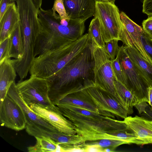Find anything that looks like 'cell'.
<instances>
[{"label": "cell", "mask_w": 152, "mask_h": 152, "mask_svg": "<svg viewBox=\"0 0 152 152\" xmlns=\"http://www.w3.org/2000/svg\"><path fill=\"white\" fill-rule=\"evenodd\" d=\"M16 75V72L10 58L0 64V103L7 95L8 89L15 81Z\"/></svg>", "instance_id": "d6986e66"}, {"label": "cell", "mask_w": 152, "mask_h": 152, "mask_svg": "<svg viewBox=\"0 0 152 152\" xmlns=\"http://www.w3.org/2000/svg\"><path fill=\"white\" fill-rule=\"evenodd\" d=\"M118 41V40L112 39L105 43L103 49L112 60L115 58L118 53L120 47Z\"/></svg>", "instance_id": "4316f807"}, {"label": "cell", "mask_w": 152, "mask_h": 152, "mask_svg": "<svg viewBox=\"0 0 152 152\" xmlns=\"http://www.w3.org/2000/svg\"><path fill=\"white\" fill-rule=\"evenodd\" d=\"M94 61L90 44L76 58L47 79L48 95L56 105L67 95L80 90L85 82L93 80Z\"/></svg>", "instance_id": "7a4b0ae2"}, {"label": "cell", "mask_w": 152, "mask_h": 152, "mask_svg": "<svg viewBox=\"0 0 152 152\" xmlns=\"http://www.w3.org/2000/svg\"><path fill=\"white\" fill-rule=\"evenodd\" d=\"M124 46L139 74L150 86H152V65L135 49L125 45Z\"/></svg>", "instance_id": "ac0fdd59"}, {"label": "cell", "mask_w": 152, "mask_h": 152, "mask_svg": "<svg viewBox=\"0 0 152 152\" xmlns=\"http://www.w3.org/2000/svg\"><path fill=\"white\" fill-rule=\"evenodd\" d=\"M0 123L1 126L16 131L22 130L26 126L23 110L7 94L0 103Z\"/></svg>", "instance_id": "8fae6325"}, {"label": "cell", "mask_w": 152, "mask_h": 152, "mask_svg": "<svg viewBox=\"0 0 152 152\" xmlns=\"http://www.w3.org/2000/svg\"><path fill=\"white\" fill-rule=\"evenodd\" d=\"M14 2L12 0H1L0 2V20L5 12L9 4Z\"/></svg>", "instance_id": "836d02e7"}, {"label": "cell", "mask_w": 152, "mask_h": 152, "mask_svg": "<svg viewBox=\"0 0 152 152\" xmlns=\"http://www.w3.org/2000/svg\"><path fill=\"white\" fill-rule=\"evenodd\" d=\"M142 12L148 16H152V0H142Z\"/></svg>", "instance_id": "1f68e13d"}, {"label": "cell", "mask_w": 152, "mask_h": 152, "mask_svg": "<svg viewBox=\"0 0 152 152\" xmlns=\"http://www.w3.org/2000/svg\"><path fill=\"white\" fill-rule=\"evenodd\" d=\"M36 143L35 145L27 148L29 152H55L59 144L48 137H35Z\"/></svg>", "instance_id": "cb8c5ba5"}, {"label": "cell", "mask_w": 152, "mask_h": 152, "mask_svg": "<svg viewBox=\"0 0 152 152\" xmlns=\"http://www.w3.org/2000/svg\"><path fill=\"white\" fill-rule=\"evenodd\" d=\"M38 18L41 30L36 43L35 58L76 40L83 35L85 30V21L61 18L52 9L40 8Z\"/></svg>", "instance_id": "6da1fadb"}, {"label": "cell", "mask_w": 152, "mask_h": 152, "mask_svg": "<svg viewBox=\"0 0 152 152\" xmlns=\"http://www.w3.org/2000/svg\"><path fill=\"white\" fill-rule=\"evenodd\" d=\"M68 15L71 19L85 21L94 16V0H63Z\"/></svg>", "instance_id": "9a60e30c"}, {"label": "cell", "mask_w": 152, "mask_h": 152, "mask_svg": "<svg viewBox=\"0 0 152 152\" xmlns=\"http://www.w3.org/2000/svg\"><path fill=\"white\" fill-rule=\"evenodd\" d=\"M82 148H84L85 152H104V149L97 145H87Z\"/></svg>", "instance_id": "d6a6232c"}, {"label": "cell", "mask_w": 152, "mask_h": 152, "mask_svg": "<svg viewBox=\"0 0 152 152\" xmlns=\"http://www.w3.org/2000/svg\"><path fill=\"white\" fill-rule=\"evenodd\" d=\"M104 152H113L112 150L109 148H106L104 149Z\"/></svg>", "instance_id": "f35d334b"}, {"label": "cell", "mask_w": 152, "mask_h": 152, "mask_svg": "<svg viewBox=\"0 0 152 152\" xmlns=\"http://www.w3.org/2000/svg\"><path fill=\"white\" fill-rule=\"evenodd\" d=\"M115 0H107V1L109 2H110L111 3L115 4Z\"/></svg>", "instance_id": "ab89813d"}, {"label": "cell", "mask_w": 152, "mask_h": 152, "mask_svg": "<svg viewBox=\"0 0 152 152\" xmlns=\"http://www.w3.org/2000/svg\"><path fill=\"white\" fill-rule=\"evenodd\" d=\"M148 103L152 110V86L148 88Z\"/></svg>", "instance_id": "8d00e7d4"}, {"label": "cell", "mask_w": 152, "mask_h": 152, "mask_svg": "<svg viewBox=\"0 0 152 152\" xmlns=\"http://www.w3.org/2000/svg\"><path fill=\"white\" fill-rule=\"evenodd\" d=\"M29 107L35 113L53 126L58 131L67 134H76L72 123L61 113L57 107L49 109L31 103Z\"/></svg>", "instance_id": "7c38bea8"}, {"label": "cell", "mask_w": 152, "mask_h": 152, "mask_svg": "<svg viewBox=\"0 0 152 152\" xmlns=\"http://www.w3.org/2000/svg\"><path fill=\"white\" fill-rule=\"evenodd\" d=\"M19 20L17 6L13 2L9 4L0 20V42L10 37Z\"/></svg>", "instance_id": "e0dca14e"}, {"label": "cell", "mask_w": 152, "mask_h": 152, "mask_svg": "<svg viewBox=\"0 0 152 152\" xmlns=\"http://www.w3.org/2000/svg\"><path fill=\"white\" fill-rule=\"evenodd\" d=\"M117 55L127 79V88L136 97L137 102H146L148 103L150 86L138 72L124 46L119 47Z\"/></svg>", "instance_id": "9c48e42d"}, {"label": "cell", "mask_w": 152, "mask_h": 152, "mask_svg": "<svg viewBox=\"0 0 152 152\" xmlns=\"http://www.w3.org/2000/svg\"><path fill=\"white\" fill-rule=\"evenodd\" d=\"M9 37L10 41V58H13L15 59H20L23 53V43L22 32L19 22Z\"/></svg>", "instance_id": "603a6c76"}, {"label": "cell", "mask_w": 152, "mask_h": 152, "mask_svg": "<svg viewBox=\"0 0 152 152\" xmlns=\"http://www.w3.org/2000/svg\"><path fill=\"white\" fill-rule=\"evenodd\" d=\"M123 121L137 136L136 144H152V120L136 115L127 116Z\"/></svg>", "instance_id": "5bb4252c"}, {"label": "cell", "mask_w": 152, "mask_h": 152, "mask_svg": "<svg viewBox=\"0 0 152 152\" xmlns=\"http://www.w3.org/2000/svg\"><path fill=\"white\" fill-rule=\"evenodd\" d=\"M10 37L0 42V64L5 60L10 58Z\"/></svg>", "instance_id": "83f0119b"}, {"label": "cell", "mask_w": 152, "mask_h": 152, "mask_svg": "<svg viewBox=\"0 0 152 152\" xmlns=\"http://www.w3.org/2000/svg\"><path fill=\"white\" fill-rule=\"evenodd\" d=\"M114 84L118 102L126 110L128 115L132 114L133 107L137 102L136 98L124 85L115 79Z\"/></svg>", "instance_id": "44dd1931"}, {"label": "cell", "mask_w": 152, "mask_h": 152, "mask_svg": "<svg viewBox=\"0 0 152 152\" xmlns=\"http://www.w3.org/2000/svg\"><path fill=\"white\" fill-rule=\"evenodd\" d=\"M88 39L91 50L99 47L104 49L105 45L101 29L99 22L96 17L91 20L88 31Z\"/></svg>", "instance_id": "7402d4cb"}, {"label": "cell", "mask_w": 152, "mask_h": 152, "mask_svg": "<svg viewBox=\"0 0 152 152\" xmlns=\"http://www.w3.org/2000/svg\"><path fill=\"white\" fill-rule=\"evenodd\" d=\"M142 25L144 31L152 39V16L148 17L144 20Z\"/></svg>", "instance_id": "4dcf8cb0"}, {"label": "cell", "mask_w": 152, "mask_h": 152, "mask_svg": "<svg viewBox=\"0 0 152 152\" xmlns=\"http://www.w3.org/2000/svg\"><path fill=\"white\" fill-rule=\"evenodd\" d=\"M81 89L67 95L60 100L58 103L70 104L99 113L97 107L86 96Z\"/></svg>", "instance_id": "ffe728a7"}, {"label": "cell", "mask_w": 152, "mask_h": 152, "mask_svg": "<svg viewBox=\"0 0 152 152\" xmlns=\"http://www.w3.org/2000/svg\"><path fill=\"white\" fill-rule=\"evenodd\" d=\"M13 2L16 1V0H12ZM37 8L39 9L41 8L42 0H32Z\"/></svg>", "instance_id": "74e56055"}, {"label": "cell", "mask_w": 152, "mask_h": 152, "mask_svg": "<svg viewBox=\"0 0 152 152\" xmlns=\"http://www.w3.org/2000/svg\"><path fill=\"white\" fill-rule=\"evenodd\" d=\"M52 10L53 13L57 12L61 18L70 19L66 13L63 0H54Z\"/></svg>", "instance_id": "f1b7e54d"}, {"label": "cell", "mask_w": 152, "mask_h": 152, "mask_svg": "<svg viewBox=\"0 0 152 152\" xmlns=\"http://www.w3.org/2000/svg\"><path fill=\"white\" fill-rule=\"evenodd\" d=\"M140 115L141 117L152 120V110L149 105L146 107L145 112Z\"/></svg>", "instance_id": "d590c367"}, {"label": "cell", "mask_w": 152, "mask_h": 152, "mask_svg": "<svg viewBox=\"0 0 152 152\" xmlns=\"http://www.w3.org/2000/svg\"><path fill=\"white\" fill-rule=\"evenodd\" d=\"M141 41L145 50L152 59V39L144 31L141 35Z\"/></svg>", "instance_id": "f546056e"}, {"label": "cell", "mask_w": 152, "mask_h": 152, "mask_svg": "<svg viewBox=\"0 0 152 152\" xmlns=\"http://www.w3.org/2000/svg\"><path fill=\"white\" fill-rule=\"evenodd\" d=\"M56 105L72 123L76 134L81 136L84 142L113 139L112 134L131 129L123 121L103 115L98 112L67 104L58 103Z\"/></svg>", "instance_id": "3957f363"}, {"label": "cell", "mask_w": 152, "mask_h": 152, "mask_svg": "<svg viewBox=\"0 0 152 152\" xmlns=\"http://www.w3.org/2000/svg\"><path fill=\"white\" fill-rule=\"evenodd\" d=\"M26 131L29 135L34 137H48L60 145L68 144L78 145L84 142L83 137L77 134L70 135L59 131L54 132L37 126L26 125Z\"/></svg>", "instance_id": "2e32d148"}, {"label": "cell", "mask_w": 152, "mask_h": 152, "mask_svg": "<svg viewBox=\"0 0 152 152\" xmlns=\"http://www.w3.org/2000/svg\"><path fill=\"white\" fill-rule=\"evenodd\" d=\"M124 144H127V143L121 140L103 139L95 140L86 141L82 144L77 145V146L82 148L87 145H96L99 146L104 149L106 148H110L114 151L118 147Z\"/></svg>", "instance_id": "d4e9b609"}, {"label": "cell", "mask_w": 152, "mask_h": 152, "mask_svg": "<svg viewBox=\"0 0 152 152\" xmlns=\"http://www.w3.org/2000/svg\"><path fill=\"white\" fill-rule=\"evenodd\" d=\"M92 55L94 61L93 81L97 86L112 94L118 101L112 60L104 49L99 47L94 49Z\"/></svg>", "instance_id": "ba28073f"}, {"label": "cell", "mask_w": 152, "mask_h": 152, "mask_svg": "<svg viewBox=\"0 0 152 152\" xmlns=\"http://www.w3.org/2000/svg\"><path fill=\"white\" fill-rule=\"evenodd\" d=\"M149 105L146 102H137L135 104L134 106L138 110L140 114L145 112L146 107Z\"/></svg>", "instance_id": "e575fe53"}, {"label": "cell", "mask_w": 152, "mask_h": 152, "mask_svg": "<svg viewBox=\"0 0 152 152\" xmlns=\"http://www.w3.org/2000/svg\"><path fill=\"white\" fill-rule=\"evenodd\" d=\"M112 64L115 80L123 84L127 88V79L117 55L115 58L112 60Z\"/></svg>", "instance_id": "484cf974"}, {"label": "cell", "mask_w": 152, "mask_h": 152, "mask_svg": "<svg viewBox=\"0 0 152 152\" xmlns=\"http://www.w3.org/2000/svg\"><path fill=\"white\" fill-rule=\"evenodd\" d=\"M122 26L119 34V40L125 46L133 48L152 65V59L145 50L141 41L142 28L133 21L124 12H120Z\"/></svg>", "instance_id": "30bf717a"}, {"label": "cell", "mask_w": 152, "mask_h": 152, "mask_svg": "<svg viewBox=\"0 0 152 152\" xmlns=\"http://www.w3.org/2000/svg\"><path fill=\"white\" fill-rule=\"evenodd\" d=\"M81 90L101 115L114 118L115 116L123 119L127 116V110L115 97L97 86L93 80L86 81Z\"/></svg>", "instance_id": "5b68a950"}, {"label": "cell", "mask_w": 152, "mask_h": 152, "mask_svg": "<svg viewBox=\"0 0 152 152\" xmlns=\"http://www.w3.org/2000/svg\"><path fill=\"white\" fill-rule=\"evenodd\" d=\"M94 17L99 20L104 41L119 40V34L122 26L120 12L115 4L95 1Z\"/></svg>", "instance_id": "52a82bcc"}, {"label": "cell", "mask_w": 152, "mask_h": 152, "mask_svg": "<svg viewBox=\"0 0 152 152\" xmlns=\"http://www.w3.org/2000/svg\"><path fill=\"white\" fill-rule=\"evenodd\" d=\"M7 94L20 106L25 115L26 125L37 126L48 130L58 131L53 126L33 111L23 99L16 87L15 81L10 87Z\"/></svg>", "instance_id": "4fadbf2b"}, {"label": "cell", "mask_w": 152, "mask_h": 152, "mask_svg": "<svg viewBox=\"0 0 152 152\" xmlns=\"http://www.w3.org/2000/svg\"><path fill=\"white\" fill-rule=\"evenodd\" d=\"M89 43L88 33H86L72 42L41 53L33 60L30 75L47 79L79 56Z\"/></svg>", "instance_id": "277c9868"}, {"label": "cell", "mask_w": 152, "mask_h": 152, "mask_svg": "<svg viewBox=\"0 0 152 152\" xmlns=\"http://www.w3.org/2000/svg\"><path fill=\"white\" fill-rule=\"evenodd\" d=\"M17 88L25 102L29 106L36 104L47 108L55 109L48 95L49 87L46 79L31 76L16 84Z\"/></svg>", "instance_id": "8992f818"}]
</instances>
